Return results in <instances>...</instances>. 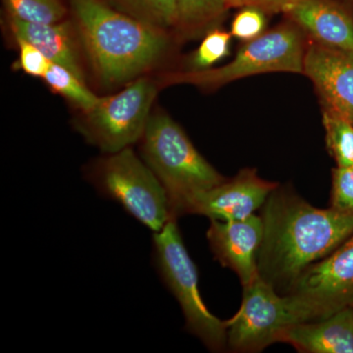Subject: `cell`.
I'll return each mask as SVG.
<instances>
[{
	"label": "cell",
	"mask_w": 353,
	"mask_h": 353,
	"mask_svg": "<svg viewBox=\"0 0 353 353\" xmlns=\"http://www.w3.org/2000/svg\"><path fill=\"white\" fill-rule=\"evenodd\" d=\"M318 320L307 303L294 294H280L257 277L243 287L238 312L225 321L228 347L234 352H259L282 341L288 330L301 323Z\"/></svg>",
	"instance_id": "277c9868"
},
{
	"label": "cell",
	"mask_w": 353,
	"mask_h": 353,
	"mask_svg": "<svg viewBox=\"0 0 353 353\" xmlns=\"http://www.w3.org/2000/svg\"><path fill=\"white\" fill-rule=\"evenodd\" d=\"M132 7L145 16L146 22L157 27L176 24V0H127Z\"/></svg>",
	"instance_id": "44dd1931"
},
{
	"label": "cell",
	"mask_w": 353,
	"mask_h": 353,
	"mask_svg": "<svg viewBox=\"0 0 353 353\" xmlns=\"http://www.w3.org/2000/svg\"><path fill=\"white\" fill-rule=\"evenodd\" d=\"M303 74L314 83L324 112L353 124V48L314 41L305 50Z\"/></svg>",
	"instance_id": "30bf717a"
},
{
	"label": "cell",
	"mask_w": 353,
	"mask_h": 353,
	"mask_svg": "<svg viewBox=\"0 0 353 353\" xmlns=\"http://www.w3.org/2000/svg\"><path fill=\"white\" fill-rule=\"evenodd\" d=\"M285 13L312 37L316 43L353 48V17L333 0H290Z\"/></svg>",
	"instance_id": "4fadbf2b"
},
{
	"label": "cell",
	"mask_w": 353,
	"mask_h": 353,
	"mask_svg": "<svg viewBox=\"0 0 353 353\" xmlns=\"http://www.w3.org/2000/svg\"><path fill=\"white\" fill-rule=\"evenodd\" d=\"M264 29L263 11L253 7H245L234 18L231 34L236 38L250 41L261 36Z\"/></svg>",
	"instance_id": "603a6c76"
},
{
	"label": "cell",
	"mask_w": 353,
	"mask_h": 353,
	"mask_svg": "<svg viewBox=\"0 0 353 353\" xmlns=\"http://www.w3.org/2000/svg\"><path fill=\"white\" fill-rule=\"evenodd\" d=\"M20 50V67L28 75L43 78L51 62L34 44L16 37Z\"/></svg>",
	"instance_id": "cb8c5ba5"
},
{
	"label": "cell",
	"mask_w": 353,
	"mask_h": 353,
	"mask_svg": "<svg viewBox=\"0 0 353 353\" xmlns=\"http://www.w3.org/2000/svg\"><path fill=\"white\" fill-rule=\"evenodd\" d=\"M288 294L303 299L318 319L353 305V234L328 256L309 266Z\"/></svg>",
	"instance_id": "9c48e42d"
},
{
	"label": "cell",
	"mask_w": 353,
	"mask_h": 353,
	"mask_svg": "<svg viewBox=\"0 0 353 353\" xmlns=\"http://www.w3.org/2000/svg\"><path fill=\"white\" fill-rule=\"evenodd\" d=\"M92 182L102 196L119 203L153 233L172 218L163 185L132 148L109 153L95 165Z\"/></svg>",
	"instance_id": "8992f818"
},
{
	"label": "cell",
	"mask_w": 353,
	"mask_h": 353,
	"mask_svg": "<svg viewBox=\"0 0 353 353\" xmlns=\"http://www.w3.org/2000/svg\"><path fill=\"white\" fill-rule=\"evenodd\" d=\"M228 7L227 0H176V25L199 31L219 19Z\"/></svg>",
	"instance_id": "e0dca14e"
},
{
	"label": "cell",
	"mask_w": 353,
	"mask_h": 353,
	"mask_svg": "<svg viewBox=\"0 0 353 353\" xmlns=\"http://www.w3.org/2000/svg\"><path fill=\"white\" fill-rule=\"evenodd\" d=\"M141 139L143 157L163 185L172 218L187 214L196 197L226 180L166 114L150 115Z\"/></svg>",
	"instance_id": "3957f363"
},
{
	"label": "cell",
	"mask_w": 353,
	"mask_h": 353,
	"mask_svg": "<svg viewBox=\"0 0 353 353\" xmlns=\"http://www.w3.org/2000/svg\"><path fill=\"white\" fill-rule=\"evenodd\" d=\"M155 94L152 81L141 78L118 94L99 97L85 114L83 132L108 154L130 148L145 134Z\"/></svg>",
	"instance_id": "ba28073f"
},
{
	"label": "cell",
	"mask_w": 353,
	"mask_h": 353,
	"mask_svg": "<svg viewBox=\"0 0 353 353\" xmlns=\"http://www.w3.org/2000/svg\"><path fill=\"white\" fill-rule=\"evenodd\" d=\"M43 79L54 92L63 95L85 113L92 110L99 101V97L88 90L85 81L61 65L50 63Z\"/></svg>",
	"instance_id": "2e32d148"
},
{
	"label": "cell",
	"mask_w": 353,
	"mask_h": 353,
	"mask_svg": "<svg viewBox=\"0 0 353 353\" xmlns=\"http://www.w3.org/2000/svg\"><path fill=\"white\" fill-rule=\"evenodd\" d=\"M229 7H253L263 12H285L290 0H227Z\"/></svg>",
	"instance_id": "d4e9b609"
},
{
	"label": "cell",
	"mask_w": 353,
	"mask_h": 353,
	"mask_svg": "<svg viewBox=\"0 0 353 353\" xmlns=\"http://www.w3.org/2000/svg\"><path fill=\"white\" fill-rule=\"evenodd\" d=\"M3 2L11 18L34 24L61 22L66 13L61 0H3Z\"/></svg>",
	"instance_id": "ac0fdd59"
},
{
	"label": "cell",
	"mask_w": 353,
	"mask_h": 353,
	"mask_svg": "<svg viewBox=\"0 0 353 353\" xmlns=\"http://www.w3.org/2000/svg\"><path fill=\"white\" fill-rule=\"evenodd\" d=\"M263 236L261 216L243 220H211L208 231L209 246L222 266L240 278L243 287L259 276L257 255Z\"/></svg>",
	"instance_id": "7c38bea8"
},
{
	"label": "cell",
	"mask_w": 353,
	"mask_h": 353,
	"mask_svg": "<svg viewBox=\"0 0 353 353\" xmlns=\"http://www.w3.org/2000/svg\"><path fill=\"white\" fill-rule=\"evenodd\" d=\"M278 188L262 206L257 267L265 282L285 294L309 266L352 236L353 214L315 208Z\"/></svg>",
	"instance_id": "6da1fadb"
},
{
	"label": "cell",
	"mask_w": 353,
	"mask_h": 353,
	"mask_svg": "<svg viewBox=\"0 0 353 353\" xmlns=\"http://www.w3.org/2000/svg\"><path fill=\"white\" fill-rule=\"evenodd\" d=\"M329 152L338 167H353V124L328 112L323 113Z\"/></svg>",
	"instance_id": "d6986e66"
},
{
	"label": "cell",
	"mask_w": 353,
	"mask_h": 353,
	"mask_svg": "<svg viewBox=\"0 0 353 353\" xmlns=\"http://www.w3.org/2000/svg\"><path fill=\"white\" fill-rule=\"evenodd\" d=\"M153 259L162 280L176 297L185 316V327L212 352L226 348V323L213 315L202 301L199 274L183 245L176 218L153 234Z\"/></svg>",
	"instance_id": "5b68a950"
},
{
	"label": "cell",
	"mask_w": 353,
	"mask_h": 353,
	"mask_svg": "<svg viewBox=\"0 0 353 353\" xmlns=\"http://www.w3.org/2000/svg\"><path fill=\"white\" fill-rule=\"evenodd\" d=\"M14 36L34 44L51 63L61 65L85 81L78 50L68 23L34 24L11 18Z\"/></svg>",
	"instance_id": "9a60e30c"
},
{
	"label": "cell",
	"mask_w": 353,
	"mask_h": 353,
	"mask_svg": "<svg viewBox=\"0 0 353 353\" xmlns=\"http://www.w3.org/2000/svg\"><path fill=\"white\" fill-rule=\"evenodd\" d=\"M231 34L218 29L208 32L192 57V67L196 70H205L227 57Z\"/></svg>",
	"instance_id": "ffe728a7"
},
{
	"label": "cell",
	"mask_w": 353,
	"mask_h": 353,
	"mask_svg": "<svg viewBox=\"0 0 353 353\" xmlns=\"http://www.w3.org/2000/svg\"><path fill=\"white\" fill-rule=\"evenodd\" d=\"M99 79L121 85L157 63L167 48L160 28L117 12L101 0H70Z\"/></svg>",
	"instance_id": "7a4b0ae2"
},
{
	"label": "cell",
	"mask_w": 353,
	"mask_h": 353,
	"mask_svg": "<svg viewBox=\"0 0 353 353\" xmlns=\"http://www.w3.org/2000/svg\"><path fill=\"white\" fill-rule=\"evenodd\" d=\"M304 54L305 50L299 32L292 26H280L248 41L239 50L233 61L225 66L178 74L168 81L215 88L257 74H303Z\"/></svg>",
	"instance_id": "52a82bcc"
},
{
	"label": "cell",
	"mask_w": 353,
	"mask_h": 353,
	"mask_svg": "<svg viewBox=\"0 0 353 353\" xmlns=\"http://www.w3.org/2000/svg\"><path fill=\"white\" fill-rule=\"evenodd\" d=\"M331 208L353 214V167L334 169Z\"/></svg>",
	"instance_id": "7402d4cb"
},
{
	"label": "cell",
	"mask_w": 353,
	"mask_h": 353,
	"mask_svg": "<svg viewBox=\"0 0 353 353\" xmlns=\"http://www.w3.org/2000/svg\"><path fill=\"white\" fill-rule=\"evenodd\" d=\"M278 183L263 180L256 171L245 169L233 180L199 194L188 208L187 214L205 216L210 220H243L262 208Z\"/></svg>",
	"instance_id": "8fae6325"
},
{
	"label": "cell",
	"mask_w": 353,
	"mask_h": 353,
	"mask_svg": "<svg viewBox=\"0 0 353 353\" xmlns=\"http://www.w3.org/2000/svg\"><path fill=\"white\" fill-rule=\"evenodd\" d=\"M282 341L301 352L353 353V305L292 327Z\"/></svg>",
	"instance_id": "5bb4252c"
}]
</instances>
